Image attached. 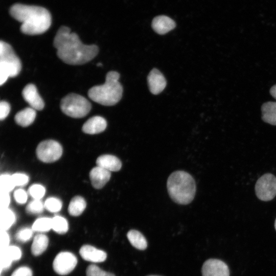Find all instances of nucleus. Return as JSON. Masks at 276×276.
<instances>
[{"mask_svg": "<svg viewBox=\"0 0 276 276\" xmlns=\"http://www.w3.org/2000/svg\"><path fill=\"white\" fill-rule=\"evenodd\" d=\"M53 44L57 49L58 57L65 63L81 65L93 59L98 53L95 44L86 45L69 28L61 27L54 37Z\"/></svg>", "mask_w": 276, "mask_h": 276, "instance_id": "1", "label": "nucleus"}, {"mask_svg": "<svg viewBox=\"0 0 276 276\" xmlns=\"http://www.w3.org/2000/svg\"><path fill=\"white\" fill-rule=\"evenodd\" d=\"M11 15L21 23L20 29L27 35H37L50 27L52 18L49 11L42 7L16 4L10 9Z\"/></svg>", "mask_w": 276, "mask_h": 276, "instance_id": "2", "label": "nucleus"}, {"mask_svg": "<svg viewBox=\"0 0 276 276\" xmlns=\"http://www.w3.org/2000/svg\"><path fill=\"white\" fill-rule=\"evenodd\" d=\"M167 187L171 198L178 204H189L195 197V181L193 177L185 171L173 172L168 178Z\"/></svg>", "mask_w": 276, "mask_h": 276, "instance_id": "3", "label": "nucleus"}, {"mask_svg": "<svg viewBox=\"0 0 276 276\" xmlns=\"http://www.w3.org/2000/svg\"><path fill=\"white\" fill-rule=\"evenodd\" d=\"M120 74L116 71L109 72L105 83L90 88L88 97L96 103L105 106L116 104L121 99L123 87L119 81Z\"/></svg>", "mask_w": 276, "mask_h": 276, "instance_id": "4", "label": "nucleus"}, {"mask_svg": "<svg viewBox=\"0 0 276 276\" xmlns=\"http://www.w3.org/2000/svg\"><path fill=\"white\" fill-rule=\"evenodd\" d=\"M21 68L19 58L12 47L8 43L0 42V85H2L9 77L17 76Z\"/></svg>", "mask_w": 276, "mask_h": 276, "instance_id": "5", "label": "nucleus"}, {"mask_svg": "<svg viewBox=\"0 0 276 276\" xmlns=\"http://www.w3.org/2000/svg\"><path fill=\"white\" fill-rule=\"evenodd\" d=\"M90 103L83 96L71 93L63 97L60 102V108L66 115L74 118L86 116L91 109Z\"/></svg>", "mask_w": 276, "mask_h": 276, "instance_id": "6", "label": "nucleus"}, {"mask_svg": "<svg viewBox=\"0 0 276 276\" xmlns=\"http://www.w3.org/2000/svg\"><path fill=\"white\" fill-rule=\"evenodd\" d=\"M63 149L58 142L48 140L40 142L37 146L36 154L41 162L51 163L58 160L62 154Z\"/></svg>", "mask_w": 276, "mask_h": 276, "instance_id": "7", "label": "nucleus"}, {"mask_svg": "<svg viewBox=\"0 0 276 276\" xmlns=\"http://www.w3.org/2000/svg\"><path fill=\"white\" fill-rule=\"evenodd\" d=\"M257 197L262 201L272 200L276 195V177L266 173L260 177L255 185Z\"/></svg>", "mask_w": 276, "mask_h": 276, "instance_id": "8", "label": "nucleus"}, {"mask_svg": "<svg viewBox=\"0 0 276 276\" xmlns=\"http://www.w3.org/2000/svg\"><path fill=\"white\" fill-rule=\"evenodd\" d=\"M77 264V259L71 252L62 251L55 257L53 267L54 271L59 275H64L72 272Z\"/></svg>", "mask_w": 276, "mask_h": 276, "instance_id": "9", "label": "nucleus"}, {"mask_svg": "<svg viewBox=\"0 0 276 276\" xmlns=\"http://www.w3.org/2000/svg\"><path fill=\"white\" fill-rule=\"evenodd\" d=\"M201 272L202 276H229L227 265L217 259L205 261L202 266Z\"/></svg>", "mask_w": 276, "mask_h": 276, "instance_id": "10", "label": "nucleus"}, {"mask_svg": "<svg viewBox=\"0 0 276 276\" xmlns=\"http://www.w3.org/2000/svg\"><path fill=\"white\" fill-rule=\"evenodd\" d=\"M24 100L31 107L37 110H42L44 106L43 99L39 95L37 89L33 84H27L22 91Z\"/></svg>", "mask_w": 276, "mask_h": 276, "instance_id": "11", "label": "nucleus"}, {"mask_svg": "<svg viewBox=\"0 0 276 276\" xmlns=\"http://www.w3.org/2000/svg\"><path fill=\"white\" fill-rule=\"evenodd\" d=\"M79 254L84 260L94 263L104 262L107 258V254L104 251L90 245H83Z\"/></svg>", "mask_w": 276, "mask_h": 276, "instance_id": "12", "label": "nucleus"}, {"mask_svg": "<svg viewBox=\"0 0 276 276\" xmlns=\"http://www.w3.org/2000/svg\"><path fill=\"white\" fill-rule=\"evenodd\" d=\"M150 92L154 95L160 93L166 86V80L164 75L156 68L152 70L147 78Z\"/></svg>", "mask_w": 276, "mask_h": 276, "instance_id": "13", "label": "nucleus"}, {"mask_svg": "<svg viewBox=\"0 0 276 276\" xmlns=\"http://www.w3.org/2000/svg\"><path fill=\"white\" fill-rule=\"evenodd\" d=\"M111 173L100 167L93 168L89 172V178L94 188L96 189L102 188L109 180Z\"/></svg>", "mask_w": 276, "mask_h": 276, "instance_id": "14", "label": "nucleus"}, {"mask_svg": "<svg viewBox=\"0 0 276 276\" xmlns=\"http://www.w3.org/2000/svg\"><path fill=\"white\" fill-rule=\"evenodd\" d=\"M21 257V251L18 247L9 245L5 250L1 252V271L9 268L13 261L19 260Z\"/></svg>", "mask_w": 276, "mask_h": 276, "instance_id": "15", "label": "nucleus"}, {"mask_svg": "<svg viewBox=\"0 0 276 276\" xmlns=\"http://www.w3.org/2000/svg\"><path fill=\"white\" fill-rule=\"evenodd\" d=\"M106 127L107 122L104 118L94 116L84 123L82 129L85 133L95 134L103 132Z\"/></svg>", "mask_w": 276, "mask_h": 276, "instance_id": "16", "label": "nucleus"}, {"mask_svg": "<svg viewBox=\"0 0 276 276\" xmlns=\"http://www.w3.org/2000/svg\"><path fill=\"white\" fill-rule=\"evenodd\" d=\"M175 21L171 18L165 16L160 15L155 17L152 22V27L157 33L165 34L175 28Z\"/></svg>", "mask_w": 276, "mask_h": 276, "instance_id": "17", "label": "nucleus"}, {"mask_svg": "<svg viewBox=\"0 0 276 276\" xmlns=\"http://www.w3.org/2000/svg\"><path fill=\"white\" fill-rule=\"evenodd\" d=\"M96 164L97 166L110 172L118 171L122 167V163L120 159L110 154H103L99 156L96 160Z\"/></svg>", "mask_w": 276, "mask_h": 276, "instance_id": "18", "label": "nucleus"}, {"mask_svg": "<svg viewBox=\"0 0 276 276\" xmlns=\"http://www.w3.org/2000/svg\"><path fill=\"white\" fill-rule=\"evenodd\" d=\"M36 115L35 109L32 107H27L15 114L14 120L18 125L25 127L33 123Z\"/></svg>", "mask_w": 276, "mask_h": 276, "instance_id": "19", "label": "nucleus"}, {"mask_svg": "<svg viewBox=\"0 0 276 276\" xmlns=\"http://www.w3.org/2000/svg\"><path fill=\"white\" fill-rule=\"evenodd\" d=\"M49 244V238L44 234L36 235L31 245V251L32 255L38 256L42 254L47 248Z\"/></svg>", "mask_w": 276, "mask_h": 276, "instance_id": "20", "label": "nucleus"}, {"mask_svg": "<svg viewBox=\"0 0 276 276\" xmlns=\"http://www.w3.org/2000/svg\"><path fill=\"white\" fill-rule=\"evenodd\" d=\"M262 119L266 123L276 125V102H267L261 107Z\"/></svg>", "mask_w": 276, "mask_h": 276, "instance_id": "21", "label": "nucleus"}, {"mask_svg": "<svg viewBox=\"0 0 276 276\" xmlns=\"http://www.w3.org/2000/svg\"><path fill=\"white\" fill-rule=\"evenodd\" d=\"M127 237L130 244L139 250H145L147 247V242L144 235L139 231L135 229L130 230Z\"/></svg>", "mask_w": 276, "mask_h": 276, "instance_id": "22", "label": "nucleus"}, {"mask_svg": "<svg viewBox=\"0 0 276 276\" xmlns=\"http://www.w3.org/2000/svg\"><path fill=\"white\" fill-rule=\"evenodd\" d=\"M86 203L83 197L76 196L71 200L68 206V213L73 216H78L84 211Z\"/></svg>", "mask_w": 276, "mask_h": 276, "instance_id": "23", "label": "nucleus"}, {"mask_svg": "<svg viewBox=\"0 0 276 276\" xmlns=\"http://www.w3.org/2000/svg\"><path fill=\"white\" fill-rule=\"evenodd\" d=\"M16 220L14 212L9 208L1 210V230L7 231L14 224Z\"/></svg>", "mask_w": 276, "mask_h": 276, "instance_id": "24", "label": "nucleus"}, {"mask_svg": "<svg viewBox=\"0 0 276 276\" xmlns=\"http://www.w3.org/2000/svg\"><path fill=\"white\" fill-rule=\"evenodd\" d=\"M32 228L38 232H47L52 228V218L41 217L37 219L33 223Z\"/></svg>", "mask_w": 276, "mask_h": 276, "instance_id": "25", "label": "nucleus"}, {"mask_svg": "<svg viewBox=\"0 0 276 276\" xmlns=\"http://www.w3.org/2000/svg\"><path fill=\"white\" fill-rule=\"evenodd\" d=\"M52 229L59 234H64L68 229V222L65 218L56 216L52 218Z\"/></svg>", "mask_w": 276, "mask_h": 276, "instance_id": "26", "label": "nucleus"}, {"mask_svg": "<svg viewBox=\"0 0 276 276\" xmlns=\"http://www.w3.org/2000/svg\"><path fill=\"white\" fill-rule=\"evenodd\" d=\"M15 187L12 175L3 174L0 177V190L2 192L9 193Z\"/></svg>", "mask_w": 276, "mask_h": 276, "instance_id": "27", "label": "nucleus"}, {"mask_svg": "<svg viewBox=\"0 0 276 276\" xmlns=\"http://www.w3.org/2000/svg\"><path fill=\"white\" fill-rule=\"evenodd\" d=\"M44 208L49 211L52 213L59 212L62 208L61 201L56 197H51L48 198L44 203Z\"/></svg>", "mask_w": 276, "mask_h": 276, "instance_id": "28", "label": "nucleus"}, {"mask_svg": "<svg viewBox=\"0 0 276 276\" xmlns=\"http://www.w3.org/2000/svg\"><path fill=\"white\" fill-rule=\"evenodd\" d=\"M44 205L41 199H33L26 207V212L30 214H38L43 211Z\"/></svg>", "mask_w": 276, "mask_h": 276, "instance_id": "29", "label": "nucleus"}, {"mask_svg": "<svg viewBox=\"0 0 276 276\" xmlns=\"http://www.w3.org/2000/svg\"><path fill=\"white\" fill-rule=\"evenodd\" d=\"M29 195L34 199H41L44 195L45 189L40 184H34L29 188Z\"/></svg>", "mask_w": 276, "mask_h": 276, "instance_id": "30", "label": "nucleus"}, {"mask_svg": "<svg viewBox=\"0 0 276 276\" xmlns=\"http://www.w3.org/2000/svg\"><path fill=\"white\" fill-rule=\"evenodd\" d=\"M86 274V276H115L114 274L105 271L94 264L90 265L87 267Z\"/></svg>", "mask_w": 276, "mask_h": 276, "instance_id": "31", "label": "nucleus"}, {"mask_svg": "<svg viewBox=\"0 0 276 276\" xmlns=\"http://www.w3.org/2000/svg\"><path fill=\"white\" fill-rule=\"evenodd\" d=\"M32 228L24 227L20 229L15 235V238L18 241L26 242L30 240L33 236Z\"/></svg>", "mask_w": 276, "mask_h": 276, "instance_id": "32", "label": "nucleus"}, {"mask_svg": "<svg viewBox=\"0 0 276 276\" xmlns=\"http://www.w3.org/2000/svg\"><path fill=\"white\" fill-rule=\"evenodd\" d=\"M12 177L15 186H22L25 185L29 181V177L24 173H14L12 175Z\"/></svg>", "mask_w": 276, "mask_h": 276, "instance_id": "33", "label": "nucleus"}, {"mask_svg": "<svg viewBox=\"0 0 276 276\" xmlns=\"http://www.w3.org/2000/svg\"><path fill=\"white\" fill-rule=\"evenodd\" d=\"M14 197L15 201L19 204H24L27 200V193L23 189H18L15 191L14 193Z\"/></svg>", "mask_w": 276, "mask_h": 276, "instance_id": "34", "label": "nucleus"}, {"mask_svg": "<svg viewBox=\"0 0 276 276\" xmlns=\"http://www.w3.org/2000/svg\"><path fill=\"white\" fill-rule=\"evenodd\" d=\"M9 242L10 238L7 232L6 231L1 230V252L3 251L9 246Z\"/></svg>", "mask_w": 276, "mask_h": 276, "instance_id": "35", "label": "nucleus"}, {"mask_svg": "<svg viewBox=\"0 0 276 276\" xmlns=\"http://www.w3.org/2000/svg\"><path fill=\"white\" fill-rule=\"evenodd\" d=\"M32 271L28 267H18L12 273L11 276H32Z\"/></svg>", "mask_w": 276, "mask_h": 276, "instance_id": "36", "label": "nucleus"}, {"mask_svg": "<svg viewBox=\"0 0 276 276\" xmlns=\"http://www.w3.org/2000/svg\"><path fill=\"white\" fill-rule=\"evenodd\" d=\"M10 111V104L6 101H2L0 103V119L4 120Z\"/></svg>", "mask_w": 276, "mask_h": 276, "instance_id": "37", "label": "nucleus"}, {"mask_svg": "<svg viewBox=\"0 0 276 276\" xmlns=\"http://www.w3.org/2000/svg\"><path fill=\"white\" fill-rule=\"evenodd\" d=\"M10 201L9 193L2 192L0 193V206L1 210L8 208Z\"/></svg>", "mask_w": 276, "mask_h": 276, "instance_id": "38", "label": "nucleus"}, {"mask_svg": "<svg viewBox=\"0 0 276 276\" xmlns=\"http://www.w3.org/2000/svg\"><path fill=\"white\" fill-rule=\"evenodd\" d=\"M271 95L276 99V85L272 86L270 89Z\"/></svg>", "mask_w": 276, "mask_h": 276, "instance_id": "39", "label": "nucleus"}, {"mask_svg": "<svg viewBox=\"0 0 276 276\" xmlns=\"http://www.w3.org/2000/svg\"><path fill=\"white\" fill-rule=\"evenodd\" d=\"M97 65L100 66H102V64L101 63H98L97 64Z\"/></svg>", "mask_w": 276, "mask_h": 276, "instance_id": "40", "label": "nucleus"}, {"mask_svg": "<svg viewBox=\"0 0 276 276\" xmlns=\"http://www.w3.org/2000/svg\"><path fill=\"white\" fill-rule=\"evenodd\" d=\"M274 227H275V229L276 230V219H275V222H274Z\"/></svg>", "mask_w": 276, "mask_h": 276, "instance_id": "41", "label": "nucleus"}, {"mask_svg": "<svg viewBox=\"0 0 276 276\" xmlns=\"http://www.w3.org/2000/svg\"><path fill=\"white\" fill-rule=\"evenodd\" d=\"M148 276H159V275H148Z\"/></svg>", "mask_w": 276, "mask_h": 276, "instance_id": "42", "label": "nucleus"}]
</instances>
